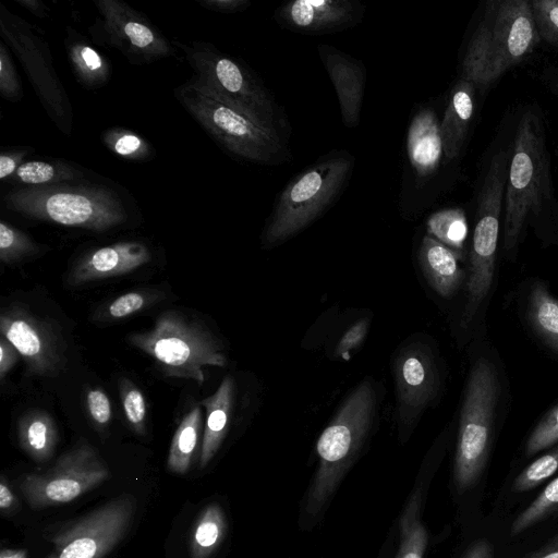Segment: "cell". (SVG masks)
Here are the masks:
<instances>
[{
  "label": "cell",
  "mask_w": 558,
  "mask_h": 558,
  "mask_svg": "<svg viewBox=\"0 0 558 558\" xmlns=\"http://www.w3.org/2000/svg\"><path fill=\"white\" fill-rule=\"evenodd\" d=\"M558 471V446L527 465L514 480V492H526Z\"/></svg>",
  "instance_id": "1f68e13d"
},
{
  "label": "cell",
  "mask_w": 558,
  "mask_h": 558,
  "mask_svg": "<svg viewBox=\"0 0 558 558\" xmlns=\"http://www.w3.org/2000/svg\"><path fill=\"white\" fill-rule=\"evenodd\" d=\"M178 98L206 132L234 156L268 166L291 160L287 138L258 124L197 82L182 86Z\"/></svg>",
  "instance_id": "5b68a950"
},
{
  "label": "cell",
  "mask_w": 558,
  "mask_h": 558,
  "mask_svg": "<svg viewBox=\"0 0 558 558\" xmlns=\"http://www.w3.org/2000/svg\"><path fill=\"white\" fill-rule=\"evenodd\" d=\"M527 317L539 337L558 352V300L543 282H535L531 288Z\"/></svg>",
  "instance_id": "cb8c5ba5"
},
{
  "label": "cell",
  "mask_w": 558,
  "mask_h": 558,
  "mask_svg": "<svg viewBox=\"0 0 558 558\" xmlns=\"http://www.w3.org/2000/svg\"><path fill=\"white\" fill-rule=\"evenodd\" d=\"M558 442V405L553 408L530 434L525 452L533 456Z\"/></svg>",
  "instance_id": "836d02e7"
},
{
  "label": "cell",
  "mask_w": 558,
  "mask_h": 558,
  "mask_svg": "<svg viewBox=\"0 0 558 558\" xmlns=\"http://www.w3.org/2000/svg\"><path fill=\"white\" fill-rule=\"evenodd\" d=\"M142 140L134 134H123L114 142L113 149L121 156H131L142 147Z\"/></svg>",
  "instance_id": "ab89813d"
},
{
  "label": "cell",
  "mask_w": 558,
  "mask_h": 558,
  "mask_svg": "<svg viewBox=\"0 0 558 558\" xmlns=\"http://www.w3.org/2000/svg\"><path fill=\"white\" fill-rule=\"evenodd\" d=\"M20 353L13 344L3 336L0 337V380L3 383L5 376L17 363Z\"/></svg>",
  "instance_id": "f35d334b"
},
{
  "label": "cell",
  "mask_w": 558,
  "mask_h": 558,
  "mask_svg": "<svg viewBox=\"0 0 558 558\" xmlns=\"http://www.w3.org/2000/svg\"><path fill=\"white\" fill-rule=\"evenodd\" d=\"M234 379L228 375L213 395L199 402L207 414L199 453L201 469L211 461L227 436L234 407Z\"/></svg>",
  "instance_id": "ffe728a7"
},
{
  "label": "cell",
  "mask_w": 558,
  "mask_h": 558,
  "mask_svg": "<svg viewBox=\"0 0 558 558\" xmlns=\"http://www.w3.org/2000/svg\"><path fill=\"white\" fill-rule=\"evenodd\" d=\"M541 114L526 109L517 124L505 191L504 247H517L529 220L538 218L554 198L550 159Z\"/></svg>",
  "instance_id": "6da1fadb"
},
{
  "label": "cell",
  "mask_w": 558,
  "mask_h": 558,
  "mask_svg": "<svg viewBox=\"0 0 558 558\" xmlns=\"http://www.w3.org/2000/svg\"><path fill=\"white\" fill-rule=\"evenodd\" d=\"M114 25L137 49L144 51L157 52L159 49L165 50L163 45L159 44L156 34L150 27L134 19L124 20L123 23L117 17Z\"/></svg>",
  "instance_id": "e575fe53"
},
{
  "label": "cell",
  "mask_w": 558,
  "mask_h": 558,
  "mask_svg": "<svg viewBox=\"0 0 558 558\" xmlns=\"http://www.w3.org/2000/svg\"><path fill=\"white\" fill-rule=\"evenodd\" d=\"M118 388L130 428L137 435H146L147 404L142 390L126 377L118 380Z\"/></svg>",
  "instance_id": "f546056e"
},
{
  "label": "cell",
  "mask_w": 558,
  "mask_h": 558,
  "mask_svg": "<svg viewBox=\"0 0 558 558\" xmlns=\"http://www.w3.org/2000/svg\"><path fill=\"white\" fill-rule=\"evenodd\" d=\"M558 510V476L549 482L539 495L517 517L511 535H518Z\"/></svg>",
  "instance_id": "f1b7e54d"
},
{
  "label": "cell",
  "mask_w": 558,
  "mask_h": 558,
  "mask_svg": "<svg viewBox=\"0 0 558 558\" xmlns=\"http://www.w3.org/2000/svg\"><path fill=\"white\" fill-rule=\"evenodd\" d=\"M463 558H494V548L489 542L481 539L469 548Z\"/></svg>",
  "instance_id": "7bdbcfd3"
},
{
  "label": "cell",
  "mask_w": 558,
  "mask_h": 558,
  "mask_svg": "<svg viewBox=\"0 0 558 558\" xmlns=\"http://www.w3.org/2000/svg\"><path fill=\"white\" fill-rule=\"evenodd\" d=\"M368 329V319L364 318L351 326L340 339L336 353L342 359L349 357V352L360 347Z\"/></svg>",
  "instance_id": "74e56055"
},
{
  "label": "cell",
  "mask_w": 558,
  "mask_h": 558,
  "mask_svg": "<svg viewBox=\"0 0 558 558\" xmlns=\"http://www.w3.org/2000/svg\"><path fill=\"white\" fill-rule=\"evenodd\" d=\"M418 514V497L414 495L400 518V545L395 558H424L427 532Z\"/></svg>",
  "instance_id": "484cf974"
},
{
  "label": "cell",
  "mask_w": 558,
  "mask_h": 558,
  "mask_svg": "<svg viewBox=\"0 0 558 558\" xmlns=\"http://www.w3.org/2000/svg\"><path fill=\"white\" fill-rule=\"evenodd\" d=\"M162 299L161 291L140 290L120 295L106 306L98 308L96 319L116 320L145 310Z\"/></svg>",
  "instance_id": "83f0119b"
},
{
  "label": "cell",
  "mask_w": 558,
  "mask_h": 558,
  "mask_svg": "<svg viewBox=\"0 0 558 558\" xmlns=\"http://www.w3.org/2000/svg\"><path fill=\"white\" fill-rule=\"evenodd\" d=\"M509 159L508 150L496 153L481 186L470 254L468 300L462 316L464 326L473 319L493 282Z\"/></svg>",
  "instance_id": "9c48e42d"
},
{
  "label": "cell",
  "mask_w": 558,
  "mask_h": 558,
  "mask_svg": "<svg viewBox=\"0 0 558 558\" xmlns=\"http://www.w3.org/2000/svg\"><path fill=\"white\" fill-rule=\"evenodd\" d=\"M498 393L494 365L486 359L477 360L466 384L454 457V481L461 492L471 487L485 468Z\"/></svg>",
  "instance_id": "ba28073f"
},
{
  "label": "cell",
  "mask_w": 558,
  "mask_h": 558,
  "mask_svg": "<svg viewBox=\"0 0 558 558\" xmlns=\"http://www.w3.org/2000/svg\"><path fill=\"white\" fill-rule=\"evenodd\" d=\"M531 9L538 37L558 48V0H533Z\"/></svg>",
  "instance_id": "d6a6232c"
},
{
  "label": "cell",
  "mask_w": 558,
  "mask_h": 558,
  "mask_svg": "<svg viewBox=\"0 0 558 558\" xmlns=\"http://www.w3.org/2000/svg\"><path fill=\"white\" fill-rule=\"evenodd\" d=\"M136 510L131 494L120 495L60 530L46 558H102L124 537Z\"/></svg>",
  "instance_id": "8fae6325"
},
{
  "label": "cell",
  "mask_w": 558,
  "mask_h": 558,
  "mask_svg": "<svg viewBox=\"0 0 558 558\" xmlns=\"http://www.w3.org/2000/svg\"><path fill=\"white\" fill-rule=\"evenodd\" d=\"M532 558H558V548H554L547 551L539 553Z\"/></svg>",
  "instance_id": "7dc6e473"
},
{
  "label": "cell",
  "mask_w": 558,
  "mask_h": 558,
  "mask_svg": "<svg viewBox=\"0 0 558 558\" xmlns=\"http://www.w3.org/2000/svg\"><path fill=\"white\" fill-rule=\"evenodd\" d=\"M418 263L429 286L442 298L453 295L464 279L454 252L428 233L422 239Z\"/></svg>",
  "instance_id": "44dd1931"
},
{
  "label": "cell",
  "mask_w": 558,
  "mask_h": 558,
  "mask_svg": "<svg viewBox=\"0 0 558 558\" xmlns=\"http://www.w3.org/2000/svg\"><path fill=\"white\" fill-rule=\"evenodd\" d=\"M150 260L149 250L133 242L117 243L83 255L68 275V283L80 286L90 281L123 276Z\"/></svg>",
  "instance_id": "ac0fdd59"
},
{
  "label": "cell",
  "mask_w": 558,
  "mask_h": 558,
  "mask_svg": "<svg viewBox=\"0 0 558 558\" xmlns=\"http://www.w3.org/2000/svg\"><path fill=\"white\" fill-rule=\"evenodd\" d=\"M16 505V498L4 478L0 483V508L2 511H9Z\"/></svg>",
  "instance_id": "ee69618b"
},
{
  "label": "cell",
  "mask_w": 558,
  "mask_h": 558,
  "mask_svg": "<svg viewBox=\"0 0 558 558\" xmlns=\"http://www.w3.org/2000/svg\"><path fill=\"white\" fill-rule=\"evenodd\" d=\"M189 59L197 73L195 82L258 124L288 140L287 114L272 93L251 70L207 48L192 49Z\"/></svg>",
  "instance_id": "52a82bcc"
},
{
  "label": "cell",
  "mask_w": 558,
  "mask_h": 558,
  "mask_svg": "<svg viewBox=\"0 0 558 558\" xmlns=\"http://www.w3.org/2000/svg\"><path fill=\"white\" fill-rule=\"evenodd\" d=\"M16 177L27 184H43L56 178V169L48 162L28 161L17 168Z\"/></svg>",
  "instance_id": "8d00e7d4"
},
{
  "label": "cell",
  "mask_w": 558,
  "mask_h": 558,
  "mask_svg": "<svg viewBox=\"0 0 558 558\" xmlns=\"http://www.w3.org/2000/svg\"><path fill=\"white\" fill-rule=\"evenodd\" d=\"M558 89V87H556Z\"/></svg>",
  "instance_id": "c3c4849f"
},
{
  "label": "cell",
  "mask_w": 558,
  "mask_h": 558,
  "mask_svg": "<svg viewBox=\"0 0 558 558\" xmlns=\"http://www.w3.org/2000/svg\"><path fill=\"white\" fill-rule=\"evenodd\" d=\"M208 5H210L215 10H219L221 12H236L245 10L250 7V1L247 0H215L208 1Z\"/></svg>",
  "instance_id": "b9f144b4"
},
{
  "label": "cell",
  "mask_w": 558,
  "mask_h": 558,
  "mask_svg": "<svg viewBox=\"0 0 558 558\" xmlns=\"http://www.w3.org/2000/svg\"><path fill=\"white\" fill-rule=\"evenodd\" d=\"M364 13L357 0H294L280 5L274 20L291 32L323 35L354 27Z\"/></svg>",
  "instance_id": "2e32d148"
},
{
  "label": "cell",
  "mask_w": 558,
  "mask_h": 558,
  "mask_svg": "<svg viewBox=\"0 0 558 558\" xmlns=\"http://www.w3.org/2000/svg\"><path fill=\"white\" fill-rule=\"evenodd\" d=\"M15 169V160L10 156H0V178L4 179L10 175Z\"/></svg>",
  "instance_id": "f6af8a7d"
},
{
  "label": "cell",
  "mask_w": 558,
  "mask_h": 558,
  "mask_svg": "<svg viewBox=\"0 0 558 558\" xmlns=\"http://www.w3.org/2000/svg\"><path fill=\"white\" fill-rule=\"evenodd\" d=\"M16 210L63 226L102 231L125 219L122 208L95 192L39 191L12 199Z\"/></svg>",
  "instance_id": "5bb4252c"
},
{
  "label": "cell",
  "mask_w": 558,
  "mask_h": 558,
  "mask_svg": "<svg viewBox=\"0 0 558 558\" xmlns=\"http://www.w3.org/2000/svg\"><path fill=\"white\" fill-rule=\"evenodd\" d=\"M355 157L333 149L292 178L276 198L263 233L266 246L280 244L318 219L347 187Z\"/></svg>",
  "instance_id": "3957f363"
},
{
  "label": "cell",
  "mask_w": 558,
  "mask_h": 558,
  "mask_svg": "<svg viewBox=\"0 0 558 558\" xmlns=\"http://www.w3.org/2000/svg\"><path fill=\"white\" fill-rule=\"evenodd\" d=\"M0 332L23 357L34 375L56 377L66 365V343L59 329L21 304H12L0 315Z\"/></svg>",
  "instance_id": "4fadbf2b"
},
{
  "label": "cell",
  "mask_w": 558,
  "mask_h": 558,
  "mask_svg": "<svg viewBox=\"0 0 558 558\" xmlns=\"http://www.w3.org/2000/svg\"><path fill=\"white\" fill-rule=\"evenodd\" d=\"M537 39L531 1H488L466 47L460 78L486 89L523 61Z\"/></svg>",
  "instance_id": "7a4b0ae2"
},
{
  "label": "cell",
  "mask_w": 558,
  "mask_h": 558,
  "mask_svg": "<svg viewBox=\"0 0 558 558\" xmlns=\"http://www.w3.org/2000/svg\"><path fill=\"white\" fill-rule=\"evenodd\" d=\"M227 520L218 504L208 505L197 518L191 535V558H209L222 543Z\"/></svg>",
  "instance_id": "d4e9b609"
},
{
  "label": "cell",
  "mask_w": 558,
  "mask_h": 558,
  "mask_svg": "<svg viewBox=\"0 0 558 558\" xmlns=\"http://www.w3.org/2000/svg\"><path fill=\"white\" fill-rule=\"evenodd\" d=\"M77 61L82 69L96 72L102 69V61L99 54L90 47H81L76 52Z\"/></svg>",
  "instance_id": "60d3db41"
},
{
  "label": "cell",
  "mask_w": 558,
  "mask_h": 558,
  "mask_svg": "<svg viewBox=\"0 0 558 558\" xmlns=\"http://www.w3.org/2000/svg\"><path fill=\"white\" fill-rule=\"evenodd\" d=\"M475 92L473 83L460 77L451 89L439 122L445 165L457 159L463 149L474 113Z\"/></svg>",
  "instance_id": "d6986e66"
},
{
  "label": "cell",
  "mask_w": 558,
  "mask_h": 558,
  "mask_svg": "<svg viewBox=\"0 0 558 558\" xmlns=\"http://www.w3.org/2000/svg\"><path fill=\"white\" fill-rule=\"evenodd\" d=\"M405 153L407 168L399 205L401 210L414 213L432 197L433 182L444 162L439 121L429 106L420 107L413 113L405 138Z\"/></svg>",
  "instance_id": "7c38bea8"
},
{
  "label": "cell",
  "mask_w": 558,
  "mask_h": 558,
  "mask_svg": "<svg viewBox=\"0 0 558 558\" xmlns=\"http://www.w3.org/2000/svg\"><path fill=\"white\" fill-rule=\"evenodd\" d=\"M126 339L153 357L167 377L192 379L203 385L204 366L227 365L219 339L202 320L180 311L162 312L151 329L130 333Z\"/></svg>",
  "instance_id": "277c9868"
},
{
  "label": "cell",
  "mask_w": 558,
  "mask_h": 558,
  "mask_svg": "<svg viewBox=\"0 0 558 558\" xmlns=\"http://www.w3.org/2000/svg\"><path fill=\"white\" fill-rule=\"evenodd\" d=\"M27 551L25 549H3L0 558H26Z\"/></svg>",
  "instance_id": "bcb514c9"
},
{
  "label": "cell",
  "mask_w": 558,
  "mask_h": 558,
  "mask_svg": "<svg viewBox=\"0 0 558 558\" xmlns=\"http://www.w3.org/2000/svg\"><path fill=\"white\" fill-rule=\"evenodd\" d=\"M398 417L404 429L413 426L436 397L439 377L426 345L413 343L401 349L393 361Z\"/></svg>",
  "instance_id": "9a60e30c"
},
{
  "label": "cell",
  "mask_w": 558,
  "mask_h": 558,
  "mask_svg": "<svg viewBox=\"0 0 558 558\" xmlns=\"http://www.w3.org/2000/svg\"><path fill=\"white\" fill-rule=\"evenodd\" d=\"M375 405V390L364 380L323 430L316 445L318 468L306 501L307 513L322 510L353 463L372 427Z\"/></svg>",
  "instance_id": "8992f818"
},
{
  "label": "cell",
  "mask_w": 558,
  "mask_h": 558,
  "mask_svg": "<svg viewBox=\"0 0 558 558\" xmlns=\"http://www.w3.org/2000/svg\"><path fill=\"white\" fill-rule=\"evenodd\" d=\"M317 51L336 90L342 123L349 129H354L361 120L366 83L365 65L330 45H318Z\"/></svg>",
  "instance_id": "e0dca14e"
},
{
  "label": "cell",
  "mask_w": 558,
  "mask_h": 558,
  "mask_svg": "<svg viewBox=\"0 0 558 558\" xmlns=\"http://www.w3.org/2000/svg\"><path fill=\"white\" fill-rule=\"evenodd\" d=\"M428 234L451 248L460 251L468 234V223L461 208H447L433 214L427 220Z\"/></svg>",
  "instance_id": "4316f807"
},
{
  "label": "cell",
  "mask_w": 558,
  "mask_h": 558,
  "mask_svg": "<svg viewBox=\"0 0 558 558\" xmlns=\"http://www.w3.org/2000/svg\"><path fill=\"white\" fill-rule=\"evenodd\" d=\"M109 477V469L95 447L84 439L61 454L44 473H31L20 484L33 509L70 502Z\"/></svg>",
  "instance_id": "30bf717a"
},
{
  "label": "cell",
  "mask_w": 558,
  "mask_h": 558,
  "mask_svg": "<svg viewBox=\"0 0 558 558\" xmlns=\"http://www.w3.org/2000/svg\"><path fill=\"white\" fill-rule=\"evenodd\" d=\"M36 252V244L25 233L5 222L0 223V259L3 264H15Z\"/></svg>",
  "instance_id": "4dcf8cb0"
},
{
  "label": "cell",
  "mask_w": 558,
  "mask_h": 558,
  "mask_svg": "<svg viewBox=\"0 0 558 558\" xmlns=\"http://www.w3.org/2000/svg\"><path fill=\"white\" fill-rule=\"evenodd\" d=\"M17 438L22 450L34 461H48L59 440L53 416L40 409L26 411L17 421Z\"/></svg>",
  "instance_id": "7402d4cb"
},
{
  "label": "cell",
  "mask_w": 558,
  "mask_h": 558,
  "mask_svg": "<svg viewBox=\"0 0 558 558\" xmlns=\"http://www.w3.org/2000/svg\"><path fill=\"white\" fill-rule=\"evenodd\" d=\"M86 405L92 420L100 425H107L112 417L111 402L100 388L89 389L86 393Z\"/></svg>",
  "instance_id": "d590c367"
},
{
  "label": "cell",
  "mask_w": 558,
  "mask_h": 558,
  "mask_svg": "<svg viewBox=\"0 0 558 558\" xmlns=\"http://www.w3.org/2000/svg\"><path fill=\"white\" fill-rule=\"evenodd\" d=\"M203 426L199 405H195L181 421L171 440L167 468L172 473L185 474L198 445Z\"/></svg>",
  "instance_id": "603a6c76"
}]
</instances>
